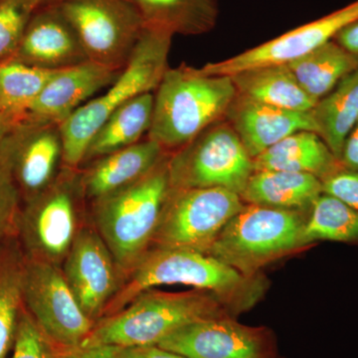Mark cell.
Returning <instances> with one entry per match:
<instances>
[{"instance_id":"f35d334b","label":"cell","mask_w":358,"mask_h":358,"mask_svg":"<svg viewBox=\"0 0 358 358\" xmlns=\"http://www.w3.org/2000/svg\"><path fill=\"white\" fill-rule=\"evenodd\" d=\"M21 3L29 7L33 11L41 8V7L56 6V4L61 3L64 0H20Z\"/></svg>"},{"instance_id":"7a4b0ae2","label":"cell","mask_w":358,"mask_h":358,"mask_svg":"<svg viewBox=\"0 0 358 358\" xmlns=\"http://www.w3.org/2000/svg\"><path fill=\"white\" fill-rule=\"evenodd\" d=\"M238 95L230 76H209L185 64L169 68L155 90L148 138L174 152L225 120Z\"/></svg>"},{"instance_id":"6da1fadb","label":"cell","mask_w":358,"mask_h":358,"mask_svg":"<svg viewBox=\"0 0 358 358\" xmlns=\"http://www.w3.org/2000/svg\"><path fill=\"white\" fill-rule=\"evenodd\" d=\"M164 285L210 292L237 317L263 300L270 282L263 273L243 275L210 254L152 247L122 280L103 317L119 313L143 292Z\"/></svg>"},{"instance_id":"4fadbf2b","label":"cell","mask_w":358,"mask_h":358,"mask_svg":"<svg viewBox=\"0 0 358 358\" xmlns=\"http://www.w3.org/2000/svg\"><path fill=\"white\" fill-rule=\"evenodd\" d=\"M157 346L187 358H281L272 329L246 326L234 317L186 324Z\"/></svg>"},{"instance_id":"8fae6325","label":"cell","mask_w":358,"mask_h":358,"mask_svg":"<svg viewBox=\"0 0 358 358\" xmlns=\"http://www.w3.org/2000/svg\"><path fill=\"white\" fill-rule=\"evenodd\" d=\"M23 298L26 310L56 348L81 345L95 326L57 266L26 258Z\"/></svg>"},{"instance_id":"d4e9b609","label":"cell","mask_w":358,"mask_h":358,"mask_svg":"<svg viewBox=\"0 0 358 358\" xmlns=\"http://www.w3.org/2000/svg\"><path fill=\"white\" fill-rule=\"evenodd\" d=\"M26 256L16 235L0 242V358L13 352L21 313Z\"/></svg>"},{"instance_id":"7402d4cb","label":"cell","mask_w":358,"mask_h":358,"mask_svg":"<svg viewBox=\"0 0 358 358\" xmlns=\"http://www.w3.org/2000/svg\"><path fill=\"white\" fill-rule=\"evenodd\" d=\"M154 108L155 94L145 93L113 113L90 141L81 167L143 141L152 126Z\"/></svg>"},{"instance_id":"ffe728a7","label":"cell","mask_w":358,"mask_h":358,"mask_svg":"<svg viewBox=\"0 0 358 358\" xmlns=\"http://www.w3.org/2000/svg\"><path fill=\"white\" fill-rule=\"evenodd\" d=\"M343 167L322 138L310 131H296L254 159V169L308 173L320 180Z\"/></svg>"},{"instance_id":"4dcf8cb0","label":"cell","mask_w":358,"mask_h":358,"mask_svg":"<svg viewBox=\"0 0 358 358\" xmlns=\"http://www.w3.org/2000/svg\"><path fill=\"white\" fill-rule=\"evenodd\" d=\"M9 358H56V348L24 307Z\"/></svg>"},{"instance_id":"603a6c76","label":"cell","mask_w":358,"mask_h":358,"mask_svg":"<svg viewBox=\"0 0 358 358\" xmlns=\"http://www.w3.org/2000/svg\"><path fill=\"white\" fill-rule=\"evenodd\" d=\"M239 95L281 109L308 112L317 102L303 91L287 65L253 68L231 75Z\"/></svg>"},{"instance_id":"74e56055","label":"cell","mask_w":358,"mask_h":358,"mask_svg":"<svg viewBox=\"0 0 358 358\" xmlns=\"http://www.w3.org/2000/svg\"><path fill=\"white\" fill-rule=\"evenodd\" d=\"M17 121H20V120L14 119V117L0 110V143Z\"/></svg>"},{"instance_id":"5bb4252c","label":"cell","mask_w":358,"mask_h":358,"mask_svg":"<svg viewBox=\"0 0 358 358\" xmlns=\"http://www.w3.org/2000/svg\"><path fill=\"white\" fill-rule=\"evenodd\" d=\"M357 20L358 0L234 57L207 63L199 70L209 76H231L253 68L287 65L331 41L341 30Z\"/></svg>"},{"instance_id":"8d00e7d4","label":"cell","mask_w":358,"mask_h":358,"mask_svg":"<svg viewBox=\"0 0 358 358\" xmlns=\"http://www.w3.org/2000/svg\"><path fill=\"white\" fill-rule=\"evenodd\" d=\"M334 40L350 53L358 56V20L341 30Z\"/></svg>"},{"instance_id":"484cf974","label":"cell","mask_w":358,"mask_h":358,"mask_svg":"<svg viewBox=\"0 0 358 358\" xmlns=\"http://www.w3.org/2000/svg\"><path fill=\"white\" fill-rule=\"evenodd\" d=\"M287 66L303 91L319 102L358 69V56L331 40Z\"/></svg>"},{"instance_id":"9a60e30c","label":"cell","mask_w":358,"mask_h":358,"mask_svg":"<svg viewBox=\"0 0 358 358\" xmlns=\"http://www.w3.org/2000/svg\"><path fill=\"white\" fill-rule=\"evenodd\" d=\"M61 270L84 313L93 322L102 319L121 286L122 275L95 226L84 224Z\"/></svg>"},{"instance_id":"7c38bea8","label":"cell","mask_w":358,"mask_h":358,"mask_svg":"<svg viewBox=\"0 0 358 358\" xmlns=\"http://www.w3.org/2000/svg\"><path fill=\"white\" fill-rule=\"evenodd\" d=\"M0 162L13 176L22 202L36 196L64 166L60 124L22 117L0 143Z\"/></svg>"},{"instance_id":"3957f363","label":"cell","mask_w":358,"mask_h":358,"mask_svg":"<svg viewBox=\"0 0 358 358\" xmlns=\"http://www.w3.org/2000/svg\"><path fill=\"white\" fill-rule=\"evenodd\" d=\"M223 317L234 315L210 292L192 289L169 293L150 289L138 294L119 313L96 322L81 345H157L169 334L186 324Z\"/></svg>"},{"instance_id":"e575fe53","label":"cell","mask_w":358,"mask_h":358,"mask_svg":"<svg viewBox=\"0 0 358 358\" xmlns=\"http://www.w3.org/2000/svg\"><path fill=\"white\" fill-rule=\"evenodd\" d=\"M117 352L121 358H187L178 353L164 350L157 345L120 348Z\"/></svg>"},{"instance_id":"cb8c5ba5","label":"cell","mask_w":358,"mask_h":358,"mask_svg":"<svg viewBox=\"0 0 358 358\" xmlns=\"http://www.w3.org/2000/svg\"><path fill=\"white\" fill-rule=\"evenodd\" d=\"M147 27L171 34L196 36L217 23L218 0H131Z\"/></svg>"},{"instance_id":"44dd1931","label":"cell","mask_w":358,"mask_h":358,"mask_svg":"<svg viewBox=\"0 0 358 358\" xmlns=\"http://www.w3.org/2000/svg\"><path fill=\"white\" fill-rule=\"evenodd\" d=\"M322 194V181L313 174L261 171H254L240 196L247 204L310 211Z\"/></svg>"},{"instance_id":"e0dca14e","label":"cell","mask_w":358,"mask_h":358,"mask_svg":"<svg viewBox=\"0 0 358 358\" xmlns=\"http://www.w3.org/2000/svg\"><path fill=\"white\" fill-rule=\"evenodd\" d=\"M252 159L296 131L317 133L312 110L296 112L238 94L225 117Z\"/></svg>"},{"instance_id":"d6a6232c","label":"cell","mask_w":358,"mask_h":358,"mask_svg":"<svg viewBox=\"0 0 358 358\" xmlns=\"http://www.w3.org/2000/svg\"><path fill=\"white\" fill-rule=\"evenodd\" d=\"M320 181L322 193L336 197L358 211V171L341 167Z\"/></svg>"},{"instance_id":"8992f818","label":"cell","mask_w":358,"mask_h":358,"mask_svg":"<svg viewBox=\"0 0 358 358\" xmlns=\"http://www.w3.org/2000/svg\"><path fill=\"white\" fill-rule=\"evenodd\" d=\"M308 212L245 204L221 231L208 254L243 275L306 248L303 229Z\"/></svg>"},{"instance_id":"30bf717a","label":"cell","mask_w":358,"mask_h":358,"mask_svg":"<svg viewBox=\"0 0 358 358\" xmlns=\"http://www.w3.org/2000/svg\"><path fill=\"white\" fill-rule=\"evenodd\" d=\"M56 6L89 61L115 71L128 64L147 27L131 0H64Z\"/></svg>"},{"instance_id":"f1b7e54d","label":"cell","mask_w":358,"mask_h":358,"mask_svg":"<svg viewBox=\"0 0 358 358\" xmlns=\"http://www.w3.org/2000/svg\"><path fill=\"white\" fill-rule=\"evenodd\" d=\"M54 72L15 59L0 64V110L16 120L26 117Z\"/></svg>"},{"instance_id":"52a82bcc","label":"cell","mask_w":358,"mask_h":358,"mask_svg":"<svg viewBox=\"0 0 358 358\" xmlns=\"http://www.w3.org/2000/svg\"><path fill=\"white\" fill-rule=\"evenodd\" d=\"M86 205L80 169L63 166L49 187L21 204L16 237L26 258L61 268L83 227Z\"/></svg>"},{"instance_id":"ac0fdd59","label":"cell","mask_w":358,"mask_h":358,"mask_svg":"<svg viewBox=\"0 0 358 358\" xmlns=\"http://www.w3.org/2000/svg\"><path fill=\"white\" fill-rule=\"evenodd\" d=\"M120 72L92 61L55 71L27 115L61 124L96 93L108 88Z\"/></svg>"},{"instance_id":"f546056e","label":"cell","mask_w":358,"mask_h":358,"mask_svg":"<svg viewBox=\"0 0 358 358\" xmlns=\"http://www.w3.org/2000/svg\"><path fill=\"white\" fill-rule=\"evenodd\" d=\"M33 13L20 0H0V64L16 55Z\"/></svg>"},{"instance_id":"1f68e13d","label":"cell","mask_w":358,"mask_h":358,"mask_svg":"<svg viewBox=\"0 0 358 358\" xmlns=\"http://www.w3.org/2000/svg\"><path fill=\"white\" fill-rule=\"evenodd\" d=\"M21 204L20 190L8 169L0 162V242L16 235Z\"/></svg>"},{"instance_id":"277c9868","label":"cell","mask_w":358,"mask_h":358,"mask_svg":"<svg viewBox=\"0 0 358 358\" xmlns=\"http://www.w3.org/2000/svg\"><path fill=\"white\" fill-rule=\"evenodd\" d=\"M171 154L145 178L90 204L94 226L114 257L122 282L152 247L173 188L169 171Z\"/></svg>"},{"instance_id":"836d02e7","label":"cell","mask_w":358,"mask_h":358,"mask_svg":"<svg viewBox=\"0 0 358 358\" xmlns=\"http://www.w3.org/2000/svg\"><path fill=\"white\" fill-rule=\"evenodd\" d=\"M56 348V346H55ZM56 358H121L117 352V346L90 345L77 348H56Z\"/></svg>"},{"instance_id":"2e32d148","label":"cell","mask_w":358,"mask_h":358,"mask_svg":"<svg viewBox=\"0 0 358 358\" xmlns=\"http://www.w3.org/2000/svg\"><path fill=\"white\" fill-rule=\"evenodd\" d=\"M13 59L49 71L89 61L74 28L57 6L41 7L32 13Z\"/></svg>"},{"instance_id":"9c48e42d","label":"cell","mask_w":358,"mask_h":358,"mask_svg":"<svg viewBox=\"0 0 358 358\" xmlns=\"http://www.w3.org/2000/svg\"><path fill=\"white\" fill-rule=\"evenodd\" d=\"M245 204L239 194L224 188H171L152 247L208 254Z\"/></svg>"},{"instance_id":"ba28073f","label":"cell","mask_w":358,"mask_h":358,"mask_svg":"<svg viewBox=\"0 0 358 358\" xmlns=\"http://www.w3.org/2000/svg\"><path fill=\"white\" fill-rule=\"evenodd\" d=\"M169 171L173 189L224 188L240 195L255 169L239 136L223 120L171 152Z\"/></svg>"},{"instance_id":"83f0119b","label":"cell","mask_w":358,"mask_h":358,"mask_svg":"<svg viewBox=\"0 0 358 358\" xmlns=\"http://www.w3.org/2000/svg\"><path fill=\"white\" fill-rule=\"evenodd\" d=\"M358 245V211L341 200L322 193L310 207L303 229V242Z\"/></svg>"},{"instance_id":"d590c367","label":"cell","mask_w":358,"mask_h":358,"mask_svg":"<svg viewBox=\"0 0 358 358\" xmlns=\"http://www.w3.org/2000/svg\"><path fill=\"white\" fill-rule=\"evenodd\" d=\"M339 162L345 169L358 171V121L345 138Z\"/></svg>"},{"instance_id":"d6986e66","label":"cell","mask_w":358,"mask_h":358,"mask_svg":"<svg viewBox=\"0 0 358 358\" xmlns=\"http://www.w3.org/2000/svg\"><path fill=\"white\" fill-rule=\"evenodd\" d=\"M169 154L147 136L136 145L82 166L80 178L87 203H94L145 178Z\"/></svg>"},{"instance_id":"4316f807","label":"cell","mask_w":358,"mask_h":358,"mask_svg":"<svg viewBox=\"0 0 358 358\" xmlns=\"http://www.w3.org/2000/svg\"><path fill=\"white\" fill-rule=\"evenodd\" d=\"M312 114L317 134L339 159L345 138L358 121V69L320 100Z\"/></svg>"},{"instance_id":"5b68a950","label":"cell","mask_w":358,"mask_h":358,"mask_svg":"<svg viewBox=\"0 0 358 358\" xmlns=\"http://www.w3.org/2000/svg\"><path fill=\"white\" fill-rule=\"evenodd\" d=\"M173 34L145 27L133 55L102 95L79 108L60 124L64 166L80 169L90 141L106 120L124 103L159 87L169 69Z\"/></svg>"}]
</instances>
